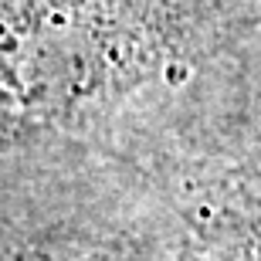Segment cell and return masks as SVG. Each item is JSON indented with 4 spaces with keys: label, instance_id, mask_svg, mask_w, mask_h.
<instances>
[{
    "label": "cell",
    "instance_id": "6da1fadb",
    "mask_svg": "<svg viewBox=\"0 0 261 261\" xmlns=\"http://www.w3.org/2000/svg\"><path fill=\"white\" fill-rule=\"evenodd\" d=\"M4 261H129V248L109 234L41 231L34 238H10Z\"/></svg>",
    "mask_w": 261,
    "mask_h": 261
}]
</instances>
